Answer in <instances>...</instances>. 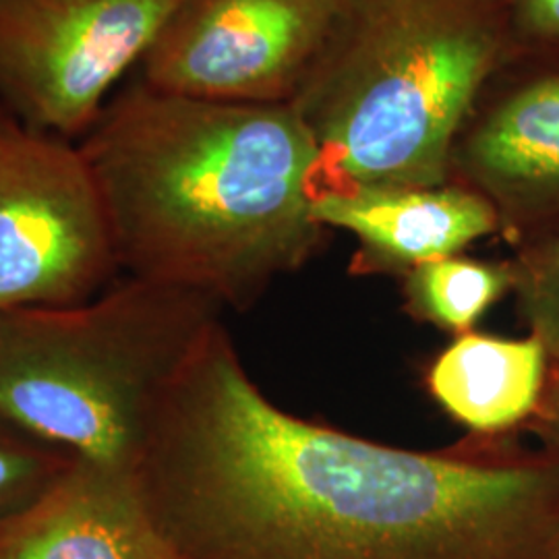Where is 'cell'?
<instances>
[{"label": "cell", "instance_id": "cell-1", "mask_svg": "<svg viewBox=\"0 0 559 559\" xmlns=\"http://www.w3.org/2000/svg\"><path fill=\"white\" fill-rule=\"evenodd\" d=\"M180 559H559V462L514 436L438 452L280 408L221 320L162 394L138 460Z\"/></svg>", "mask_w": 559, "mask_h": 559}, {"label": "cell", "instance_id": "cell-2", "mask_svg": "<svg viewBox=\"0 0 559 559\" xmlns=\"http://www.w3.org/2000/svg\"><path fill=\"white\" fill-rule=\"evenodd\" d=\"M119 267L245 311L318 255V143L290 104L127 87L80 145Z\"/></svg>", "mask_w": 559, "mask_h": 559}, {"label": "cell", "instance_id": "cell-3", "mask_svg": "<svg viewBox=\"0 0 559 559\" xmlns=\"http://www.w3.org/2000/svg\"><path fill=\"white\" fill-rule=\"evenodd\" d=\"M514 50L512 0H332L288 102L320 150L313 200L450 182L460 133Z\"/></svg>", "mask_w": 559, "mask_h": 559}, {"label": "cell", "instance_id": "cell-4", "mask_svg": "<svg viewBox=\"0 0 559 559\" xmlns=\"http://www.w3.org/2000/svg\"><path fill=\"white\" fill-rule=\"evenodd\" d=\"M221 311L135 276L75 305L0 311V419L81 459L135 468L162 394Z\"/></svg>", "mask_w": 559, "mask_h": 559}, {"label": "cell", "instance_id": "cell-5", "mask_svg": "<svg viewBox=\"0 0 559 559\" xmlns=\"http://www.w3.org/2000/svg\"><path fill=\"white\" fill-rule=\"evenodd\" d=\"M119 270L80 147L0 104V311L94 299Z\"/></svg>", "mask_w": 559, "mask_h": 559}, {"label": "cell", "instance_id": "cell-6", "mask_svg": "<svg viewBox=\"0 0 559 559\" xmlns=\"http://www.w3.org/2000/svg\"><path fill=\"white\" fill-rule=\"evenodd\" d=\"M180 0H0V104L25 124L85 138Z\"/></svg>", "mask_w": 559, "mask_h": 559}, {"label": "cell", "instance_id": "cell-7", "mask_svg": "<svg viewBox=\"0 0 559 559\" xmlns=\"http://www.w3.org/2000/svg\"><path fill=\"white\" fill-rule=\"evenodd\" d=\"M332 0H180L141 59L147 87L226 104H288Z\"/></svg>", "mask_w": 559, "mask_h": 559}, {"label": "cell", "instance_id": "cell-8", "mask_svg": "<svg viewBox=\"0 0 559 559\" xmlns=\"http://www.w3.org/2000/svg\"><path fill=\"white\" fill-rule=\"evenodd\" d=\"M450 182L477 191L520 247L559 224V73L520 83L460 133Z\"/></svg>", "mask_w": 559, "mask_h": 559}, {"label": "cell", "instance_id": "cell-9", "mask_svg": "<svg viewBox=\"0 0 559 559\" xmlns=\"http://www.w3.org/2000/svg\"><path fill=\"white\" fill-rule=\"evenodd\" d=\"M0 559H180L141 491L138 468L75 456L0 522Z\"/></svg>", "mask_w": 559, "mask_h": 559}, {"label": "cell", "instance_id": "cell-10", "mask_svg": "<svg viewBox=\"0 0 559 559\" xmlns=\"http://www.w3.org/2000/svg\"><path fill=\"white\" fill-rule=\"evenodd\" d=\"M313 216L328 230L357 237L350 272L359 276H404L420 263L460 255L475 240L500 233L493 205L459 182L321 193L313 200Z\"/></svg>", "mask_w": 559, "mask_h": 559}, {"label": "cell", "instance_id": "cell-11", "mask_svg": "<svg viewBox=\"0 0 559 559\" xmlns=\"http://www.w3.org/2000/svg\"><path fill=\"white\" fill-rule=\"evenodd\" d=\"M551 359L535 336L468 332L425 369V388L471 436L501 438L526 427L539 408Z\"/></svg>", "mask_w": 559, "mask_h": 559}, {"label": "cell", "instance_id": "cell-12", "mask_svg": "<svg viewBox=\"0 0 559 559\" xmlns=\"http://www.w3.org/2000/svg\"><path fill=\"white\" fill-rule=\"evenodd\" d=\"M512 293L510 261L443 258L427 261L402 276L404 311L454 338L475 332L477 321Z\"/></svg>", "mask_w": 559, "mask_h": 559}, {"label": "cell", "instance_id": "cell-13", "mask_svg": "<svg viewBox=\"0 0 559 559\" xmlns=\"http://www.w3.org/2000/svg\"><path fill=\"white\" fill-rule=\"evenodd\" d=\"M510 265L522 325L559 362V224L516 247Z\"/></svg>", "mask_w": 559, "mask_h": 559}, {"label": "cell", "instance_id": "cell-14", "mask_svg": "<svg viewBox=\"0 0 559 559\" xmlns=\"http://www.w3.org/2000/svg\"><path fill=\"white\" fill-rule=\"evenodd\" d=\"M73 459L75 454L0 419V522L36 500Z\"/></svg>", "mask_w": 559, "mask_h": 559}, {"label": "cell", "instance_id": "cell-15", "mask_svg": "<svg viewBox=\"0 0 559 559\" xmlns=\"http://www.w3.org/2000/svg\"><path fill=\"white\" fill-rule=\"evenodd\" d=\"M516 48H559V0H512Z\"/></svg>", "mask_w": 559, "mask_h": 559}, {"label": "cell", "instance_id": "cell-16", "mask_svg": "<svg viewBox=\"0 0 559 559\" xmlns=\"http://www.w3.org/2000/svg\"><path fill=\"white\" fill-rule=\"evenodd\" d=\"M524 431H531L539 441V450L559 462V362L549 365L539 408Z\"/></svg>", "mask_w": 559, "mask_h": 559}]
</instances>
